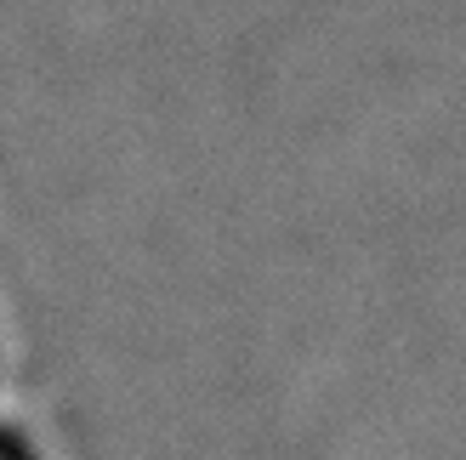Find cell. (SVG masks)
Wrapping results in <instances>:
<instances>
[{
    "label": "cell",
    "instance_id": "1",
    "mask_svg": "<svg viewBox=\"0 0 466 460\" xmlns=\"http://www.w3.org/2000/svg\"><path fill=\"white\" fill-rule=\"evenodd\" d=\"M0 460H17V455H12V449H6V444H0Z\"/></svg>",
    "mask_w": 466,
    "mask_h": 460
}]
</instances>
